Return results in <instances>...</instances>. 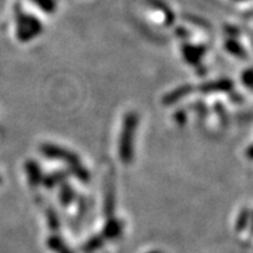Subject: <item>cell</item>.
I'll list each match as a JSON object with an SVG mask.
<instances>
[{
    "instance_id": "3",
    "label": "cell",
    "mask_w": 253,
    "mask_h": 253,
    "mask_svg": "<svg viewBox=\"0 0 253 253\" xmlns=\"http://www.w3.org/2000/svg\"><path fill=\"white\" fill-rule=\"evenodd\" d=\"M233 87V84H231L230 80H221V81H217V83H213V84H209V85H205L203 86V90H210V91H216V90H230Z\"/></svg>"
},
{
    "instance_id": "9",
    "label": "cell",
    "mask_w": 253,
    "mask_h": 253,
    "mask_svg": "<svg viewBox=\"0 0 253 253\" xmlns=\"http://www.w3.org/2000/svg\"><path fill=\"white\" fill-rule=\"evenodd\" d=\"M247 156L251 158V160H253V145L247 151Z\"/></svg>"
},
{
    "instance_id": "2",
    "label": "cell",
    "mask_w": 253,
    "mask_h": 253,
    "mask_svg": "<svg viewBox=\"0 0 253 253\" xmlns=\"http://www.w3.org/2000/svg\"><path fill=\"white\" fill-rule=\"evenodd\" d=\"M135 126H136V116L128 115L127 119H126L125 128H124V135H122L121 139V148H120L121 158L126 162L131 157V138Z\"/></svg>"
},
{
    "instance_id": "10",
    "label": "cell",
    "mask_w": 253,
    "mask_h": 253,
    "mask_svg": "<svg viewBox=\"0 0 253 253\" xmlns=\"http://www.w3.org/2000/svg\"><path fill=\"white\" fill-rule=\"evenodd\" d=\"M251 234L253 235V217H252V226H251Z\"/></svg>"
},
{
    "instance_id": "1",
    "label": "cell",
    "mask_w": 253,
    "mask_h": 253,
    "mask_svg": "<svg viewBox=\"0 0 253 253\" xmlns=\"http://www.w3.org/2000/svg\"><path fill=\"white\" fill-rule=\"evenodd\" d=\"M17 18H18V36L22 39L21 42H27L29 39L34 38L42 31V25L35 17L23 14L17 10Z\"/></svg>"
},
{
    "instance_id": "7",
    "label": "cell",
    "mask_w": 253,
    "mask_h": 253,
    "mask_svg": "<svg viewBox=\"0 0 253 253\" xmlns=\"http://www.w3.org/2000/svg\"><path fill=\"white\" fill-rule=\"evenodd\" d=\"M248 220H250V211H243L239 216L237 221V230H243L248 225Z\"/></svg>"
},
{
    "instance_id": "6",
    "label": "cell",
    "mask_w": 253,
    "mask_h": 253,
    "mask_svg": "<svg viewBox=\"0 0 253 253\" xmlns=\"http://www.w3.org/2000/svg\"><path fill=\"white\" fill-rule=\"evenodd\" d=\"M32 1H34L36 5L40 6L44 12H48V13L54 12L55 4L53 0H32Z\"/></svg>"
},
{
    "instance_id": "11",
    "label": "cell",
    "mask_w": 253,
    "mask_h": 253,
    "mask_svg": "<svg viewBox=\"0 0 253 253\" xmlns=\"http://www.w3.org/2000/svg\"><path fill=\"white\" fill-rule=\"evenodd\" d=\"M151 253H160V252H151Z\"/></svg>"
},
{
    "instance_id": "8",
    "label": "cell",
    "mask_w": 253,
    "mask_h": 253,
    "mask_svg": "<svg viewBox=\"0 0 253 253\" xmlns=\"http://www.w3.org/2000/svg\"><path fill=\"white\" fill-rule=\"evenodd\" d=\"M243 83L246 86L253 89V70H247L243 75Z\"/></svg>"
},
{
    "instance_id": "4",
    "label": "cell",
    "mask_w": 253,
    "mask_h": 253,
    "mask_svg": "<svg viewBox=\"0 0 253 253\" xmlns=\"http://www.w3.org/2000/svg\"><path fill=\"white\" fill-rule=\"evenodd\" d=\"M152 4H153L154 6H157V8H160L162 12L165 13V16H166V19H167V25H171V23L173 22V14L172 12L170 10V8L166 5L165 3H162L161 0H149Z\"/></svg>"
},
{
    "instance_id": "5",
    "label": "cell",
    "mask_w": 253,
    "mask_h": 253,
    "mask_svg": "<svg viewBox=\"0 0 253 253\" xmlns=\"http://www.w3.org/2000/svg\"><path fill=\"white\" fill-rule=\"evenodd\" d=\"M226 48H228L233 54L238 55V57H246L244 49L242 48L241 45L238 44V42H234V40H228V42H226Z\"/></svg>"
}]
</instances>
